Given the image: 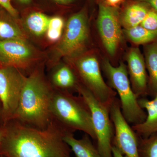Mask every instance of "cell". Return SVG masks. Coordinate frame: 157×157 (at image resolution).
Listing matches in <instances>:
<instances>
[{
	"label": "cell",
	"mask_w": 157,
	"mask_h": 157,
	"mask_svg": "<svg viewBox=\"0 0 157 157\" xmlns=\"http://www.w3.org/2000/svg\"><path fill=\"white\" fill-rule=\"evenodd\" d=\"M3 127L0 154L7 157H71V148L63 139L68 132L53 119L43 130L13 120Z\"/></svg>",
	"instance_id": "obj_1"
},
{
	"label": "cell",
	"mask_w": 157,
	"mask_h": 157,
	"mask_svg": "<svg viewBox=\"0 0 157 157\" xmlns=\"http://www.w3.org/2000/svg\"><path fill=\"white\" fill-rule=\"evenodd\" d=\"M53 91L42 72L34 70L27 77L12 120L34 128H47L52 120L50 105Z\"/></svg>",
	"instance_id": "obj_2"
},
{
	"label": "cell",
	"mask_w": 157,
	"mask_h": 157,
	"mask_svg": "<svg viewBox=\"0 0 157 157\" xmlns=\"http://www.w3.org/2000/svg\"><path fill=\"white\" fill-rule=\"evenodd\" d=\"M50 112L52 119L67 132L74 134L81 131L96 142L90 111L80 95L75 96L68 92L54 90Z\"/></svg>",
	"instance_id": "obj_3"
},
{
	"label": "cell",
	"mask_w": 157,
	"mask_h": 157,
	"mask_svg": "<svg viewBox=\"0 0 157 157\" xmlns=\"http://www.w3.org/2000/svg\"><path fill=\"white\" fill-rule=\"evenodd\" d=\"M102 69L109 86L118 95L122 113L127 121L132 125L143 122L147 113L139 105V98L132 89L126 65L121 62L115 67L109 60L104 59Z\"/></svg>",
	"instance_id": "obj_4"
},
{
	"label": "cell",
	"mask_w": 157,
	"mask_h": 157,
	"mask_svg": "<svg viewBox=\"0 0 157 157\" xmlns=\"http://www.w3.org/2000/svg\"><path fill=\"white\" fill-rule=\"evenodd\" d=\"M77 92L84 99L89 107L98 151L103 157H113L114 128L110 117V108L99 102L80 82L77 86Z\"/></svg>",
	"instance_id": "obj_5"
},
{
	"label": "cell",
	"mask_w": 157,
	"mask_h": 157,
	"mask_svg": "<svg viewBox=\"0 0 157 157\" xmlns=\"http://www.w3.org/2000/svg\"><path fill=\"white\" fill-rule=\"evenodd\" d=\"M75 70L79 82L99 102L110 108L117 94L104 81L97 58L88 56L79 59L75 63Z\"/></svg>",
	"instance_id": "obj_6"
},
{
	"label": "cell",
	"mask_w": 157,
	"mask_h": 157,
	"mask_svg": "<svg viewBox=\"0 0 157 157\" xmlns=\"http://www.w3.org/2000/svg\"><path fill=\"white\" fill-rule=\"evenodd\" d=\"M26 78L16 67L0 68V102L3 125L14 117Z\"/></svg>",
	"instance_id": "obj_7"
},
{
	"label": "cell",
	"mask_w": 157,
	"mask_h": 157,
	"mask_svg": "<svg viewBox=\"0 0 157 157\" xmlns=\"http://www.w3.org/2000/svg\"><path fill=\"white\" fill-rule=\"evenodd\" d=\"M89 35L87 14L82 9L68 19L63 36L57 47L59 56L70 57L79 54L85 47Z\"/></svg>",
	"instance_id": "obj_8"
},
{
	"label": "cell",
	"mask_w": 157,
	"mask_h": 157,
	"mask_svg": "<svg viewBox=\"0 0 157 157\" xmlns=\"http://www.w3.org/2000/svg\"><path fill=\"white\" fill-rule=\"evenodd\" d=\"M97 25L105 49L109 55L113 56L122 39L120 14L117 7L100 3Z\"/></svg>",
	"instance_id": "obj_9"
},
{
	"label": "cell",
	"mask_w": 157,
	"mask_h": 157,
	"mask_svg": "<svg viewBox=\"0 0 157 157\" xmlns=\"http://www.w3.org/2000/svg\"><path fill=\"white\" fill-rule=\"evenodd\" d=\"M109 112L114 128L113 146L117 147L127 157H139L138 135L123 115L117 98L111 105Z\"/></svg>",
	"instance_id": "obj_10"
},
{
	"label": "cell",
	"mask_w": 157,
	"mask_h": 157,
	"mask_svg": "<svg viewBox=\"0 0 157 157\" xmlns=\"http://www.w3.org/2000/svg\"><path fill=\"white\" fill-rule=\"evenodd\" d=\"M126 60L132 89L138 98H145L147 96L148 74L144 56L139 48L134 47L127 53Z\"/></svg>",
	"instance_id": "obj_11"
},
{
	"label": "cell",
	"mask_w": 157,
	"mask_h": 157,
	"mask_svg": "<svg viewBox=\"0 0 157 157\" xmlns=\"http://www.w3.org/2000/svg\"><path fill=\"white\" fill-rule=\"evenodd\" d=\"M33 55V49L24 39L0 40V57L5 66L25 67Z\"/></svg>",
	"instance_id": "obj_12"
},
{
	"label": "cell",
	"mask_w": 157,
	"mask_h": 157,
	"mask_svg": "<svg viewBox=\"0 0 157 157\" xmlns=\"http://www.w3.org/2000/svg\"><path fill=\"white\" fill-rule=\"evenodd\" d=\"M141 108L146 111V119L141 123L132 125V129L139 137H147L157 133V94L151 100L146 98L138 99Z\"/></svg>",
	"instance_id": "obj_13"
},
{
	"label": "cell",
	"mask_w": 157,
	"mask_h": 157,
	"mask_svg": "<svg viewBox=\"0 0 157 157\" xmlns=\"http://www.w3.org/2000/svg\"><path fill=\"white\" fill-rule=\"evenodd\" d=\"M76 73L68 66H61L55 69L51 75V86L54 90L77 92L79 82Z\"/></svg>",
	"instance_id": "obj_14"
},
{
	"label": "cell",
	"mask_w": 157,
	"mask_h": 157,
	"mask_svg": "<svg viewBox=\"0 0 157 157\" xmlns=\"http://www.w3.org/2000/svg\"><path fill=\"white\" fill-rule=\"evenodd\" d=\"M63 139L76 157H103L87 134H84L80 139H76L73 133L67 132Z\"/></svg>",
	"instance_id": "obj_15"
},
{
	"label": "cell",
	"mask_w": 157,
	"mask_h": 157,
	"mask_svg": "<svg viewBox=\"0 0 157 157\" xmlns=\"http://www.w3.org/2000/svg\"><path fill=\"white\" fill-rule=\"evenodd\" d=\"M144 58L148 74L147 96L157 94V40L144 45Z\"/></svg>",
	"instance_id": "obj_16"
},
{
	"label": "cell",
	"mask_w": 157,
	"mask_h": 157,
	"mask_svg": "<svg viewBox=\"0 0 157 157\" xmlns=\"http://www.w3.org/2000/svg\"><path fill=\"white\" fill-rule=\"evenodd\" d=\"M150 8L145 3L137 1L130 4L120 14L121 25L124 29L140 25Z\"/></svg>",
	"instance_id": "obj_17"
},
{
	"label": "cell",
	"mask_w": 157,
	"mask_h": 157,
	"mask_svg": "<svg viewBox=\"0 0 157 157\" xmlns=\"http://www.w3.org/2000/svg\"><path fill=\"white\" fill-rule=\"evenodd\" d=\"M127 37L136 45H145L157 40V32L150 30L139 25L124 29Z\"/></svg>",
	"instance_id": "obj_18"
},
{
	"label": "cell",
	"mask_w": 157,
	"mask_h": 157,
	"mask_svg": "<svg viewBox=\"0 0 157 157\" xmlns=\"http://www.w3.org/2000/svg\"><path fill=\"white\" fill-rule=\"evenodd\" d=\"M49 19V17L43 13L33 12L27 17L26 25L32 33L39 36L47 32Z\"/></svg>",
	"instance_id": "obj_19"
},
{
	"label": "cell",
	"mask_w": 157,
	"mask_h": 157,
	"mask_svg": "<svg viewBox=\"0 0 157 157\" xmlns=\"http://www.w3.org/2000/svg\"><path fill=\"white\" fill-rule=\"evenodd\" d=\"M138 151L139 157H157V133L147 137L138 136Z\"/></svg>",
	"instance_id": "obj_20"
},
{
	"label": "cell",
	"mask_w": 157,
	"mask_h": 157,
	"mask_svg": "<svg viewBox=\"0 0 157 157\" xmlns=\"http://www.w3.org/2000/svg\"><path fill=\"white\" fill-rule=\"evenodd\" d=\"M0 39H2L1 40L24 39V37L21 31L16 26L0 20Z\"/></svg>",
	"instance_id": "obj_21"
},
{
	"label": "cell",
	"mask_w": 157,
	"mask_h": 157,
	"mask_svg": "<svg viewBox=\"0 0 157 157\" xmlns=\"http://www.w3.org/2000/svg\"><path fill=\"white\" fill-rule=\"evenodd\" d=\"M140 25L150 30L157 32V11L150 8Z\"/></svg>",
	"instance_id": "obj_22"
},
{
	"label": "cell",
	"mask_w": 157,
	"mask_h": 157,
	"mask_svg": "<svg viewBox=\"0 0 157 157\" xmlns=\"http://www.w3.org/2000/svg\"><path fill=\"white\" fill-rule=\"evenodd\" d=\"M0 6L6 9L13 17H16L18 16V12L12 6L10 0H0Z\"/></svg>",
	"instance_id": "obj_23"
},
{
	"label": "cell",
	"mask_w": 157,
	"mask_h": 157,
	"mask_svg": "<svg viewBox=\"0 0 157 157\" xmlns=\"http://www.w3.org/2000/svg\"><path fill=\"white\" fill-rule=\"evenodd\" d=\"M63 26L64 21L63 18L56 16L50 18L48 29L63 30Z\"/></svg>",
	"instance_id": "obj_24"
},
{
	"label": "cell",
	"mask_w": 157,
	"mask_h": 157,
	"mask_svg": "<svg viewBox=\"0 0 157 157\" xmlns=\"http://www.w3.org/2000/svg\"><path fill=\"white\" fill-rule=\"evenodd\" d=\"M63 30L48 29L47 31V37L48 40L51 42H56L60 39Z\"/></svg>",
	"instance_id": "obj_25"
},
{
	"label": "cell",
	"mask_w": 157,
	"mask_h": 157,
	"mask_svg": "<svg viewBox=\"0 0 157 157\" xmlns=\"http://www.w3.org/2000/svg\"><path fill=\"white\" fill-rule=\"evenodd\" d=\"M135 1L145 3L151 9L157 11V0H135Z\"/></svg>",
	"instance_id": "obj_26"
},
{
	"label": "cell",
	"mask_w": 157,
	"mask_h": 157,
	"mask_svg": "<svg viewBox=\"0 0 157 157\" xmlns=\"http://www.w3.org/2000/svg\"><path fill=\"white\" fill-rule=\"evenodd\" d=\"M112 151L113 157H127L115 146H112Z\"/></svg>",
	"instance_id": "obj_27"
},
{
	"label": "cell",
	"mask_w": 157,
	"mask_h": 157,
	"mask_svg": "<svg viewBox=\"0 0 157 157\" xmlns=\"http://www.w3.org/2000/svg\"><path fill=\"white\" fill-rule=\"evenodd\" d=\"M105 3L109 6L117 7L123 0H104Z\"/></svg>",
	"instance_id": "obj_28"
},
{
	"label": "cell",
	"mask_w": 157,
	"mask_h": 157,
	"mask_svg": "<svg viewBox=\"0 0 157 157\" xmlns=\"http://www.w3.org/2000/svg\"><path fill=\"white\" fill-rule=\"evenodd\" d=\"M52 1H54L55 2L58 3V4L67 5V4L73 2L74 0H52Z\"/></svg>",
	"instance_id": "obj_29"
},
{
	"label": "cell",
	"mask_w": 157,
	"mask_h": 157,
	"mask_svg": "<svg viewBox=\"0 0 157 157\" xmlns=\"http://www.w3.org/2000/svg\"><path fill=\"white\" fill-rule=\"evenodd\" d=\"M4 135V128H3V126H0V147H1V144H2Z\"/></svg>",
	"instance_id": "obj_30"
},
{
	"label": "cell",
	"mask_w": 157,
	"mask_h": 157,
	"mask_svg": "<svg viewBox=\"0 0 157 157\" xmlns=\"http://www.w3.org/2000/svg\"><path fill=\"white\" fill-rule=\"evenodd\" d=\"M3 125V122L2 120V108L1 106V102H0V126H2Z\"/></svg>",
	"instance_id": "obj_31"
},
{
	"label": "cell",
	"mask_w": 157,
	"mask_h": 157,
	"mask_svg": "<svg viewBox=\"0 0 157 157\" xmlns=\"http://www.w3.org/2000/svg\"><path fill=\"white\" fill-rule=\"evenodd\" d=\"M18 1L22 4H29L31 2L32 0H18Z\"/></svg>",
	"instance_id": "obj_32"
},
{
	"label": "cell",
	"mask_w": 157,
	"mask_h": 157,
	"mask_svg": "<svg viewBox=\"0 0 157 157\" xmlns=\"http://www.w3.org/2000/svg\"><path fill=\"white\" fill-rule=\"evenodd\" d=\"M4 66H5V65H4L2 59L1 58V57H0V68L4 67Z\"/></svg>",
	"instance_id": "obj_33"
},
{
	"label": "cell",
	"mask_w": 157,
	"mask_h": 157,
	"mask_svg": "<svg viewBox=\"0 0 157 157\" xmlns=\"http://www.w3.org/2000/svg\"><path fill=\"white\" fill-rule=\"evenodd\" d=\"M0 157H7L6 156L4 155L0 154Z\"/></svg>",
	"instance_id": "obj_34"
}]
</instances>
